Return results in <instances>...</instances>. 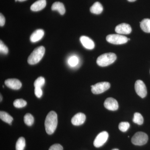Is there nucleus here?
<instances>
[{
	"mask_svg": "<svg viewBox=\"0 0 150 150\" xmlns=\"http://www.w3.org/2000/svg\"><path fill=\"white\" fill-rule=\"evenodd\" d=\"M58 124V117L56 112L50 111L46 116L45 121V129L46 133L51 135L55 132Z\"/></svg>",
	"mask_w": 150,
	"mask_h": 150,
	"instance_id": "1",
	"label": "nucleus"
},
{
	"mask_svg": "<svg viewBox=\"0 0 150 150\" xmlns=\"http://www.w3.org/2000/svg\"><path fill=\"white\" fill-rule=\"evenodd\" d=\"M45 52V48L40 46L35 48L28 59V62L30 65H35L40 62L43 58Z\"/></svg>",
	"mask_w": 150,
	"mask_h": 150,
	"instance_id": "2",
	"label": "nucleus"
},
{
	"mask_svg": "<svg viewBox=\"0 0 150 150\" xmlns=\"http://www.w3.org/2000/svg\"><path fill=\"white\" fill-rule=\"evenodd\" d=\"M116 58V55L114 53H105L98 58L96 63L100 67H107L115 62Z\"/></svg>",
	"mask_w": 150,
	"mask_h": 150,
	"instance_id": "3",
	"label": "nucleus"
},
{
	"mask_svg": "<svg viewBox=\"0 0 150 150\" xmlns=\"http://www.w3.org/2000/svg\"><path fill=\"white\" fill-rule=\"evenodd\" d=\"M149 138L146 133L142 132H138L136 133L132 139L131 142L133 144L136 146H143L147 143Z\"/></svg>",
	"mask_w": 150,
	"mask_h": 150,
	"instance_id": "4",
	"label": "nucleus"
},
{
	"mask_svg": "<svg viewBox=\"0 0 150 150\" xmlns=\"http://www.w3.org/2000/svg\"><path fill=\"white\" fill-rule=\"evenodd\" d=\"M106 40L109 43L115 45L124 44L128 42V38L120 34H110L106 38Z\"/></svg>",
	"mask_w": 150,
	"mask_h": 150,
	"instance_id": "5",
	"label": "nucleus"
},
{
	"mask_svg": "<svg viewBox=\"0 0 150 150\" xmlns=\"http://www.w3.org/2000/svg\"><path fill=\"white\" fill-rule=\"evenodd\" d=\"M110 86V83L107 82L98 83L91 86V91L94 94H99L108 90Z\"/></svg>",
	"mask_w": 150,
	"mask_h": 150,
	"instance_id": "6",
	"label": "nucleus"
},
{
	"mask_svg": "<svg viewBox=\"0 0 150 150\" xmlns=\"http://www.w3.org/2000/svg\"><path fill=\"white\" fill-rule=\"evenodd\" d=\"M135 89L137 94L142 98H144L146 96L147 88L143 81L140 80H137L135 83Z\"/></svg>",
	"mask_w": 150,
	"mask_h": 150,
	"instance_id": "7",
	"label": "nucleus"
},
{
	"mask_svg": "<svg viewBox=\"0 0 150 150\" xmlns=\"http://www.w3.org/2000/svg\"><path fill=\"white\" fill-rule=\"evenodd\" d=\"M108 134L106 131H103L97 136L93 142V145L96 148L102 146L107 142Z\"/></svg>",
	"mask_w": 150,
	"mask_h": 150,
	"instance_id": "8",
	"label": "nucleus"
},
{
	"mask_svg": "<svg viewBox=\"0 0 150 150\" xmlns=\"http://www.w3.org/2000/svg\"><path fill=\"white\" fill-rule=\"evenodd\" d=\"M132 31V28L130 25L122 23L117 25L115 28V31L119 34H130Z\"/></svg>",
	"mask_w": 150,
	"mask_h": 150,
	"instance_id": "9",
	"label": "nucleus"
},
{
	"mask_svg": "<svg viewBox=\"0 0 150 150\" xmlns=\"http://www.w3.org/2000/svg\"><path fill=\"white\" fill-rule=\"evenodd\" d=\"M104 107L110 110H117L118 108V104L116 100L112 98H108L105 100L104 103Z\"/></svg>",
	"mask_w": 150,
	"mask_h": 150,
	"instance_id": "10",
	"label": "nucleus"
},
{
	"mask_svg": "<svg viewBox=\"0 0 150 150\" xmlns=\"http://www.w3.org/2000/svg\"><path fill=\"white\" fill-rule=\"evenodd\" d=\"M5 83L8 87L13 90L19 89L22 86V83L20 81L15 79L6 80Z\"/></svg>",
	"mask_w": 150,
	"mask_h": 150,
	"instance_id": "11",
	"label": "nucleus"
},
{
	"mask_svg": "<svg viewBox=\"0 0 150 150\" xmlns=\"http://www.w3.org/2000/svg\"><path fill=\"white\" fill-rule=\"evenodd\" d=\"M86 119V115L84 113L79 112L72 118L71 123L74 126H80L84 123Z\"/></svg>",
	"mask_w": 150,
	"mask_h": 150,
	"instance_id": "12",
	"label": "nucleus"
},
{
	"mask_svg": "<svg viewBox=\"0 0 150 150\" xmlns=\"http://www.w3.org/2000/svg\"><path fill=\"white\" fill-rule=\"evenodd\" d=\"M80 40L83 46L86 49L92 50L94 48V42L90 38L86 36H82L80 38Z\"/></svg>",
	"mask_w": 150,
	"mask_h": 150,
	"instance_id": "13",
	"label": "nucleus"
},
{
	"mask_svg": "<svg viewBox=\"0 0 150 150\" xmlns=\"http://www.w3.org/2000/svg\"><path fill=\"white\" fill-rule=\"evenodd\" d=\"M46 5V0H38L31 6L30 9L33 11H38L45 8Z\"/></svg>",
	"mask_w": 150,
	"mask_h": 150,
	"instance_id": "14",
	"label": "nucleus"
},
{
	"mask_svg": "<svg viewBox=\"0 0 150 150\" xmlns=\"http://www.w3.org/2000/svg\"><path fill=\"white\" fill-rule=\"evenodd\" d=\"M44 35V31L42 29H38L31 34L30 40L32 43H35L41 40Z\"/></svg>",
	"mask_w": 150,
	"mask_h": 150,
	"instance_id": "15",
	"label": "nucleus"
},
{
	"mask_svg": "<svg viewBox=\"0 0 150 150\" xmlns=\"http://www.w3.org/2000/svg\"><path fill=\"white\" fill-rule=\"evenodd\" d=\"M51 9L53 11H57L62 15L64 14L66 9L63 3L60 2H56L54 3L51 7Z\"/></svg>",
	"mask_w": 150,
	"mask_h": 150,
	"instance_id": "16",
	"label": "nucleus"
},
{
	"mask_svg": "<svg viewBox=\"0 0 150 150\" xmlns=\"http://www.w3.org/2000/svg\"><path fill=\"white\" fill-rule=\"evenodd\" d=\"M91 12L95 14H100L103 11V7L99 2H96L90 9Z\"/></svg>",
	"mask_w": 150,
	"mask_h": 150,
	"instance_id": "17",
	"label": "nucleus"
},
{
	"mask_svg": "<svg viewBox=\"0 0 150 150\" xmlns=\"http://www.w3.org/2000/svg\"><path fill=\"white\" fill-rule=\"evenodd\" d=\"M140 26L144 32L150 33V19H143L140 22Z\"/></svg>",
	"mask_w": 150,
	"mask_h": 150,
	"instance_id": "18",
	"label": "nucleus"
},
{
	"mask_svg": "<svg viewBox=\"0 0 150 150\" xmlns=\"http://www.w3.org/2000/svg\"><path fill=\"white\" fill-rule=\"evenodd\" d=\"M0 118L3 121L11 125V123L13 120V118L7 112L5 111H1L0 112Z\"/></svg>",
	"mask_w": 150,
	"mask_h": 150,
	"instance_id": "19",
	"label": "nucleus"
},
{
	"mask_svg": "<svg viewBox=\"0 0 150 150\" xmlns=\"http://www.w3.org/2000/svg\"><path fill=\"white\" fill-rule=\"evenodd\" d=\"M25 146V141L23 137L19 138L17 141L16 149V150H24Z\"/></svg>",
	"mask_w": 150,
	"mask_h": 150,
	"instance_id": "20",
	"label": "nucleus"
},
{
	"mask_svg": "<svg viewBox=\"0 0 150 150\" xmlns=\"http://www.w3.org/2000/svg\"><path fill=\"white\" fill-rule=\"evenodd\" d=\"M133 121L134 123H137L139 125H141L144 123V118L141 113L136 112L134 113Z\"/></svg>",
	"mask_w": 150,
	"mask_h": 150,
	"instance_id": "21",
	"label": "nucleus"
},
{
	"mask_svg": "<svg viewBox=\"0 0 150 150\" xmlns=\"http://www.w3.org/2000/svg\"><path fill=\"white\" fill-rule=\"evenodd\" d=\"M24 123L28 126H31L34 123V118L31 114L28 113L24 117Z\"/></svg>",
	"mask_w": 150,
	"mask_h": 150,
	"instance_id": "22",
	"label": "nucleus"
},
{
	"mask_svg": "<svg viewBox=\"0 0 150 150\" xmlns=\"http://www.w3.org/2000/svg\"><path fill=\"white\" fill-rule=\"evenodd\" d=\"M27 102L22 99H16L13 102V105L15 107L17 108H21L26 106Z\"/></svg>",
	"mask_w": 150,
	"mask_h": 150,
	"instance_id": "23",
	"label": "nucleus"
},
{
	"mask_svg": "<svg viewBox=\"0 0 150 150\" xmlns=\"http://www.w3.org/2000/svg\"><path fill=\"white\" fill-rule=\"evenodd\" d=\"M45 79L43 77H39L34 82V87H35V88L37 87L42 88V87L45 84Z\"/></svg>",
	"mask_w": 150,
	"mask_h": 150,
	"instance_id": "24",
	"label": "nucleus"
},
{
	"mask_svg": "<svg viewBox=\"0 0 150 150\" xmlns=\"http://www.w3.org/2000/svg\"><path fill=\"white\" fill-rule=\"evenodd\" d=\"M79 62V58L76 56H71L68 60V64L71 67H76L78 64Z\"/></svg>",
	"mask_w": 150,
	"mask_h": 150,
	"instance_id": "25",
	"label": "nucleus"
},
{
	"mask_svg": "<svg viewBox=\"0 0 150 150\" xmlns=\"http://www.w3.org/2000/svg\"><path fill=\"white\" fill-rule=\"evenodd\" d=\"M130 127V124L127 122H122L119 123L118 128L123 132H126Z\"/></svg>",
	"mask_w": 150,
	"mask_h": 150,
	"instance_id": "26",
	"label": "nucleus"
},
{
	"mask_svg": "<svg viewBox=\"0 0 150 150\" xmlns=\"http://www.w3.org/2000/svg\"><path fill=\"white\" fill-rule=\"evenodd\" d=\"M0 51L1 54L4 55L7 54L8 52V48L4 44L1 40L0 41Z\"/></svg>",
	"mask_w": 150,
	"mask_h": 150,
	"instance_id": "27",
	"label": "nucleus"
},
{
	"mask_svg": "<svg viewBox=\"0 0 150 150\" xmlns=\"http://www.w3.org/2000/svg\"><path fill=\"white\" fill-rule=\"evenodd\" d=\"M34 93H35V95L38 98H41L43 95V91H42V89L40 88H35Z\"/></svg>",
	"mask_w": 150,
	"mask_h": 150,
	"instance_id": "28",
	"label": "nucleus"
},
{
	"mask_svg": "<svg viewBox=\"0 0 150 150\" xmlns=\"http://www.w3.org/2000/svg\"><path fill=\"white\" fill-rule=\"evenodd\" d=\"M49 150H63V148L59 144H55L50 147Z\"/></svg>",
	"mask_w": 150,
	"mask_h": 150,
	"instance_id": "29",
	"label": "nucleus"
},
{
	"mask_svg": "<svg viewBox=\"0 0 150 150\" xmlns=\"http://www.w3.org/2000/svg\"><path fill=\"white\" fill-rule=\"evenodd\" d=\"M5 18L2 13L0 14V25L3 26L5 23Z\"/></svg>",
	"mask_w": 150,
	"mask_h": 150,
	"instance_id": "30",
	"label": "nucleus"
},
{
	"mask_svg": "<svg viewBox=\"0 0 150 150\" xmlns=\"http://www.w3.org/2000/svg\"><path fill=\"white\" fill-rule=\"evenodd\" d=\"M129 2H133L137 0H128Z\"/></svg>",
	"mask_w": 150,
	"mask_h": 150,
	"instance_id": "31",
	"label": "nucleus"
},
{
	"mask_svg": "<svg viewBox=\"0 0 150 150\" xmlns=\"http://www.w3.org/2000/svg\"><path fill=\"white\" fill-rule=\"evenodd\" d=\"M18 1L20 2H23V1H26V0H18Z\"/></svg>",
	"mask_w": 150,
	"mask_h": 150,
	"instance_id": "32",
	"label": "nucleus"
},
{
	"mask_svg": "<svg viewBox=\"0 0 150 150\" xmlns=\"http://www.w3.org/2000/svg\"><path fill=\"white\" fill-rule=\"evenodd\" d=\"M1 99H0V100H1V102L2 101V96L1 95Z\"/></svg>",
	"mask_w": 150,
	"mask_h": 150,
	"instance_id": "33",
	"label": "nucleus"
},
{
	"mask_svg": "<svg viewBox=\"0 0 150 150\" xmlns=\"http://www.w3.org/2000/svg\"><path fill=\"white\" fill-rule=\"evenodd\" d=\"M112 150H118V149H112Z\"/></svg>",
	"mask_w": 150,
	"mask_h": 150,
	"instance_id": "34",
	"label": "nucleus"
},
{
	"mask_svg": "<svg viewBox=\"0 0 150 150\" xmlns=\"http://www.w3.org/2000/svg\"><path fill=\"white\" fill-rule=\"evenodd\" d=\"M15 1L16 2H17V1H18V0H15Z\"/></svg>",
	"mask_w": 150,
	"mask_h": 150,
	"instance_id": "35",
	"label": "nucleus"
},
{
	"mask_svg": "<svg viewBox=\"0 0 150 150\" xmlns=\"http://www.w3.org/2000/svg\"><path fill=\"white\" fill-rule=\"evenodd\" d=\"M128 40H130V38H129V39H128Z\"/></svg>",
	"mask_w": 150,
	"mask_h": 150,
	"instance_id": "36",
	"label": "nucleus"
}]
</instances>
